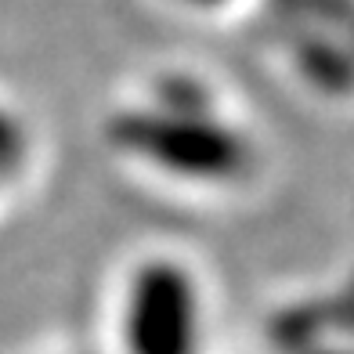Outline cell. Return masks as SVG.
<instances>
[{
  "label": "cell",
  "instance_id": "1",
  "mask_svg": "<svg viewBox=\"0 0 354 354\" xmlns=\"http://www.w3.org/2000/svg\"><path fill=\"white\" fill-rule=\"evenodd\" d=\"M120 336L127 354H199L203 293L177 261H145L127 282Z\"/></svg>",
  "mask_w": 354,
  "mask_h": 354
},
{
  "label": "cell",
  "instance_id": "3",
  "mask_svg": "<svg viewBox=\"0 0 354 354\" xmlns=\"http://www.w3.org/2000/svg\"><path fill=\"white\" fill-rule=\"evenodd\" d=\"M26 152V138L19 131V123H11L4 112H0V174H8L22 163Z\"/></svg>",
  "mask_w": 354,
  "mask_h": 354
},
{
  "label": "cell",
  "instance_id": "2",
  "mask_svg": "<svg viewBox=\"0 0 354 354\" xmlns=\"http://www.w3.org/2000/svg\"><path fill=\"white\" fill-rule=\"evenodd\" d=\"M127 141L181 177H235L246 167V145L232 131H221V123L210 127L199 116L152 120V127L127 131Z\"/></svg>",
  "mask_w": 354,
  "mask_h": 354
}]
</instances>
